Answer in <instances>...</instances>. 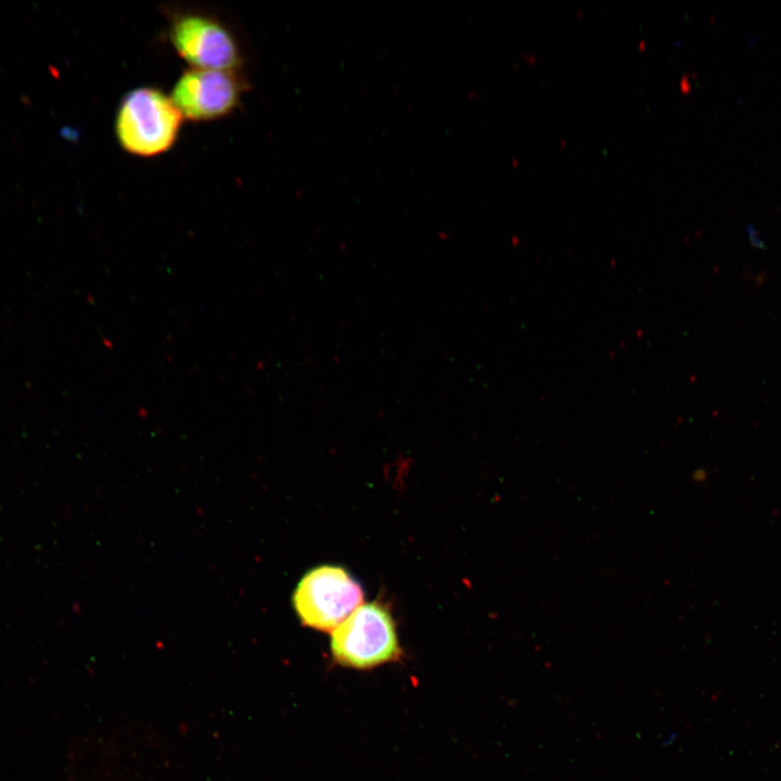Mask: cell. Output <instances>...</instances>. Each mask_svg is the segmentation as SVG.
<instances>
[{
    "label": "cell",
    "instance_id": "obj_1",
    "mask_svg": "<svg viewBox=\"0 0 781 781\" xmlns=\"http://www.w3.org/2000/svg\"><path fill=\"white\" fill-rule=\"evenodd\" d=\"M182 119L170 97L156 88L141 87L123 99L115 118V133L130 154L156 156L174 145Z\"/></svg>",
    "mask_w": 781,
    "mask_h": 781
},
{
    "label": "cell",
    "instance_id": "obj_2",
    "mask_svg": "<svg viewBox=\"0 0 781 781\" xmlns=\"http://www.w3.org/2000/svg\"><path fill=\"white\" fill-rule=\"evenodd\" d=\"M333 658L345 667L369 669L399 658L395 623L376 602L357 607L331 636Z\"/></svg>",
    "mask_w": 781,
    "mask_h": 781
},
{
    "label": "cell",
    "instance_id": "obj_3",
    "mask_svg": "<svg viewBox=\"0 0 781 781\" xmlns=\"http://www.w3.org/2000/svg\"><path fill=\"white\" fill-rule=\"evenodd\" d=\"M363 599L360 585L338 566H319L298 582L293 602L302 623L308 627L333 631Z\"/></svg>",
    "mask_w": 781,
    "mask_h": 781
},
{
    "label": "cell",
    "instance_id": "obj_4",
    "mask_svg": "<svg viewBox=\"0 0 781 781\" xmlns=\"http://www.w3.org/2000/svg\"><path fill=\"white\" fill-rule=\"evenodd\" d=\"M176 52L193 68L234 71L241 54L233 34L217 18L200 13H181L170 24Z\"/></svg>",
    "mask_w": 781,
    "mask_h": 781
},
{
    "label": "cell",
    "instance_id": "obj_5",
    "mask_svg": "<svg viewBox=\"0 0 781 781\" xmlns=\"http://www.w3.org/2000/svg\"><path fill=\"white\" fill-rule=\"evenodd\" d=\"M241 94L234 71L190 68L176 81L170 98L183 118L208 121L231 113Z\"/></svg>",
    "mask_w": 781,
    "mask_h": 781
}]
</instances>
